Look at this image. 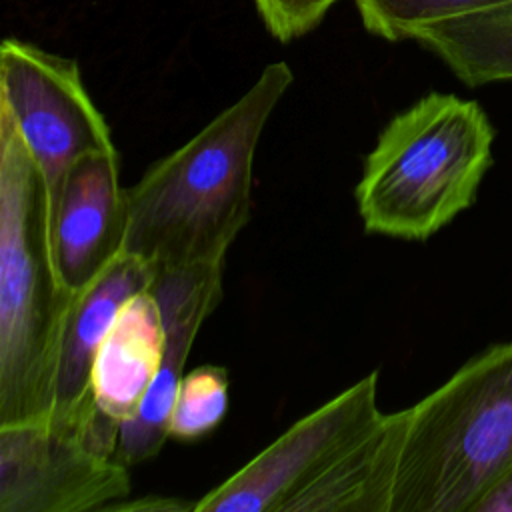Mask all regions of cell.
I'll list each match as a JSON object with an SVG mask.
<instances>
[{
	"mask_svg": "<svg viewBox=\"0 0 512 512\" xmlns=\"http://www.w3.org/2000/svg\"><path fill=\"white\" fill-rule=\"evenodd\" d=\"M292 80L286 62L268 64L236 102L126 190V254L158 270L224 264L250 220L260 136Z\"/></svg>",
	"mask_w": 512,
	"mask_h": 512,
	"instance_id": "obj_1",
	"label": "cell"
},
{
	"mask_svg": "<svg viewBox=\"0 0 512 512\" xmlns=\"http://www.w3.org/2000/svg\"><path fill=\"white\" fill-rule=\"evenodd\" d=\"M44 174L0 108V426L48 424L64 320Z\"/></svg>",
	"mask_w": 512,
	"mask_h": 512,
	"instance_id": "obj_2",
	"label": "cell"
},
{
	"mask_svg": "<svg viewBox=\"0 0 512 512\" xmlns=\"http://www.w3.org/2000/svg\"><path fill=\"white\" fill-rule=\"evenodd\" d=\"M494 128L474 100L430 92L398 112L364 156L354 200L366 234L424 242L476 200Z\"/></svg>",
	"mask_w": 512,
	"mask_h": 512,
	"instance_id": "obj_3",
	"label": "cell"
},
{
	"mask_svg": "<svg viewBox=\"0 0 512 512\" xmlns=\"http://www.w3.org/2000/svg\"><path fill=\"white\" fill-rule=\"evenodd\" d=\"M512 472V342L406 408L390 512H476Z\"/></svg>",
	"mask_w": 512,
	"mask_h": 512,
	"instance_id": "obj_4",
	"label": "cell"
},
{
	"mask_svg": "<svg viewBox=\"0 0 512 512\" xmlns=\"http://www.w3.org/2000/svg\"><path fill=\"white\" fill-rule=\"evenodd\" d=\"M0 108L10 114L44 174L50 216L70 166L88 152L116 150L78 62L40 46L16 38L2 42Z\"/></svg>",
	"mask_w": 512,
	"mask_h": 512,
	"instance_id": "obj_5",
	"label": "cell"
},
{
	"mask_svg": "<svg viewBox=\"0 0 512 512\" xmlns=\"http://www.w3.org/2000/svg\"><path fill=\"white\" fill-rule=\"evenodd\" d=\"M378 372L294 422L238 472L206 492L196 512H284L286 504L382 416Z\"/></svg>",
	"mask_w": 512,
	"mask_h": 512,
	"instance_id": "obj_6",
	"label": "cell"
},
{
	"mask_svg": "<svg viewBox=\"0 0 512 512\" xmlns=\"http://www.w3.org/2000/svg\"><path fill=\"white\" fill-rule=\"evenodd\" d=\"M130 490L128 466L74 434L0 426V512H106Z\"/></svg>",
	"mask_w": 512,
	"mask_h": 512,
	"instance_id": "obj_7",
	"label": "cell"
},
{
	"mask_svg": "<svg viewBox=\"0 0 512 512\" xmlns=\"http://www.w3.org/2000/svg\"><path fill=\"white\" fill-rule=\"evenodd\" d=\"M156 274L158 268L152 262L122 252L98 278L74 294L64 320L48 424L78 436L104 456L114 458L118 432L100 422L94 406V358L124 302L148 290Z\"/></svg>",
	"mask_w": 512,
	"mask_h": 512,
	"instance_id": "obj_8",
	"label": "cell"
},
{
	"mask_svg": "<svg viewBox=\"0 0 512 512\" xmlns=\"http://www.w3.org/2000/svg\"><path fill=\"white\" fill-rule=\"evenodd\" d=\"M224 264H196L158 270L150 290L158 300L166 328L160 372L132 420L120 426L114 458L124 466L156 456L168 438L170 410L184 366L202 322L222 300Z\"/></svg>",
	"mask_w": 512,
	"mask_h": 512,
	"instance_id": "obj_9",
	"label": "cell"
},
{
	"mask_svg": "<svg viewBox=\"0 0 512 512\" xmlns=\"http://www.w3.org/2000/svg\"><path fill=\"white\" fill-rule=\"evenodd\" d=\"M126 228L118 150L80 156L50 216L52 254L64 288L76 294L98 278L124 252Z\"/></svg>",
	"mask_w": 512,
	"mask_h": 512,
	"instance_id": "obj_10",
	"label": "cell"
},
{
	"mask_svg": "<svg viewBox=\"0 0 512 512\" xmlns=\"http://www.w3.org/2000/svg\"><path fill=\"white\" fill-rule=\"evenodd\" d=\"M166 350L162 310L152 290L130 296L100 342L92 366V396L98 418L120 434L150 392Z\"/></svg>",
	"mask_w": 512,
	"mask_h": 512,
	"instance_id": "obj_11",
	"label": "cell"
},
{
	"mask_svg": "<svg viewBox=\"0 0 512 512\" xmlns=\"http://www.w3.org/2000/svg\"><path fill=\"white\" fill-rule=\"evenodd\" d=\"M406 408L378 422L306 484L284 512H390Z\"/></svg>",
	"mask_w": 512,
	"mask_h": 512,
	"instance_id": "obj_12",
	"label": "cell"
},
{
	"mask_svg": "<svg viewBox=\"0 0 512 512\" xmlns=\"http://www.w3.org/2000/svg\"><path fill=\"white\" fill-rule=\"evenodd\" d=\"M412 40L438 54L468 86L512 80V4L428 24Z\"/></svg>",
	"mask_w": 512,
	"mask_h": 512,
	"instance_id": "obj_13",
	"label": "cell"
},
{
	"mask_svg": "<svg viewBox=\"0 0 512 512\" xmlns=\"http://www.w3.org/2000/svg\"><path fill=\"white\" fill-rule=\"evenodd\" d=\"M228 372L224 366H198L184 372L168 418V438L196 442L208 436L228 412Z\"/></svg>",
	"mask_w": 512,
	"mask_h": 512,
	"instance_id": "obj_14",
	"label": "cell"
},
{
	"mask_svg": "<svg viewBox=\"0 0 512 512\" xmlns=\"http://www.w3.org/2000/svg\"><path fill=\"white\" fill-rule=\"evenodd\" d=\"M512 0H356L366 30L386 40H412L434 22L492 10Z\"/></svg>",
	"mask_w": 512,
	"mask_h": 512,
	"instance_id": "obj_15",
	"label": "cell"
},
{
	"mask_svg": "<svg viewBox=\"0 0 512 512\" xmlns=\"http://www.w3.org/2000/svg\"><path fill=\"white\" fill-rule=\"evenodd\" d=\"M336 0H256L268 32L280 42H290L310 32Z\"/></svg>",
	"mask_w": 512,
	"mask_h": 512,
	"instance_id": "obj_16",
	"label": "cell"
},
{
	"mask_svg": "<svg viewBox=\"0 0 512 512\" xmlns=\"http://www.w3.org/2000/svg\"><path fill=\"white\" fill-rule=\"evenodd\" d=\"M196 502H188L174 496H144V498H124L112 504L106 512H184L194 510Z\"/></svg>",
	"mask_w": 512,
	"mask_h": 512,
	"instance_id": "obj_17",
	"label": "cell"
},
{
	"mask_svg": "<svg viewBox=\"0 0 512 512\" xmlns=\"http://www.w3.org/2000/svg\"><path fill=\"white\" fill-rule=\"evenodd\" d=\"M476 512H512V472L478 504Z\"/></svg>",
	"mask_w": 512,
	"mask_h": 512,
	"instance_id": "obj_18",
	"label": "cell"
}]
</instances>
